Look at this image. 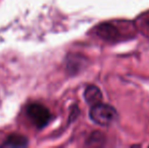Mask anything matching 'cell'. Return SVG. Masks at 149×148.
<instances>
[{"label":"cell","instance_id":"1","mask_svg":"<svg viewBox=\"0 0 149 148\" xmlns=\"http://www.w3.org/2000/svg\"><path fill=\"white\" fill-rule=\"evenodd\" d=\"M95 35L108 43H118V42L130 40L132 35L130 33H123L116 22H104L97 24L94 30Z\"/></svg>","mask_w":149,"mask_h":148},{"label":"cell","instance_id":"2","mask_svg":"<svg viewBox=\"0 0 149 148\" xmlns=\"http://www.w3.org/2000/svg\"><path fill=\"white\" fill-rule=\"evenodd\" d=\"M89 118L96 125L109 126L118 119V112L113 106L100 101L91 106L89 110Z\"/></svg>","mask_w":149,"mask_h":148},{"label":"cell","instance_id":"3","mask_svg":"<svg viewBox=\"0 0 149 148\" xmlns=\"http://www.w3.org/2000/svg\"><path fill=\"white\" fill-rule=\"evenodd\" d=\"M26 115L37 128L46 127L52 119V114L47 107L39 103H33L26 108Z\"/></svg>","mask_w":149,"mask_h":148},{"label":"cell","instance_id":"4","mask_svg":"<svg viewBox=\"0 0 149 148\" xmlns=\"http://www.w3.org/2000/svg\"><path fill=\"white\" fill-rule=\"evenodd\" d=\"M84 99L88 105L93 106L100 103L102 99V93L96 85H88L84 90Z\"/></svg>","mask_w":149,"mask_h":148},{"label":"cell","instance_id":"5","mask_svg":"<svg viewBox=\"0 0 149 148\" xmlns=\"http://www.w3.org/2000/svg\"><path fill=\"white\" fill-rule=\"evenodd\" d=\"M86 61L84 57L78 54H72L67 59V70L69 73L75 74L79 72L84 66V62Z\"/></svg>","mask_w":149,"mask_h":148},{"label":"cell","instance_id":"6","mask_svg":"<svg viewBox=\"0 0 149 148\" xmlns=\"http://www.w3.org/2000/svg\"><path fill=\"white\" fill-rule=\"evenodd\" d=\"M29 143V140L26 137L19 134H12L6 138L2 146L6 147H24Z\"/></svg>","mask_w":149,"mask_h":148},{"label":"cell","instance_id":"7","mask_svg":"<svg viewBox=\"0 0 149 148\" xmlns=\"http://www.w3.org/2000/svg\"><path fill=\"white\" fill-rule=\"evenodd\" d=\"M106 143V136L100 131H94L87 139L86 145L88 146H102Z\"/></svg>","mask_w":149,"mask_h":148},{"label":"cell","instance_id":"8","mask_svg":"<svg viewBox=\"0 0 149 148\" xmlns=\"http://www.w3.org/2000/svg\"><path fill=\"white\" fill-rule=\"evenodd\" d=\"M79 115V109L77 106H74V107H72V109H71V113H70V118H69V122H71V121L75 120V119L77 118V116Z\"/></svg>","mask_w":149,"mask_h":148},{"label":"cell","instance_id":"9","mask_svg":"<svg viewBox=\"0 0 149 148\" xmlns=\"http://www.w3.org/2000/svg\"><path fill=\"white\" fill-rule=\"evenodd\" d=\"M143 24L144 26H146V28H149V13H146V17H144Z\"/></svg>","mask_w":149,"mask_h":148}]
</instances>
